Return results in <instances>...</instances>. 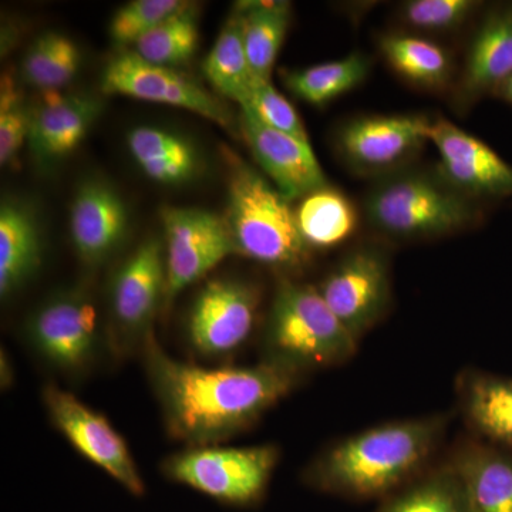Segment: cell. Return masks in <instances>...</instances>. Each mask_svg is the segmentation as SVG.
<instances>
[{
	"instance_id": "9",
	"label": "cell",
	"mask_w": 512,
	"mask_h": 512,
	"mask_svg": "<svg viewBox=\"0 0 512 512\" xmlns=\"http://www.w3.org/2000/svg\"><path fill=\"white\" fill-rule=\"evenodd\" d=\"M167 264V301L204 278L231 255H238L225 217L200 208L161 211Z\"/></svg>"
},
{
	"instance_id": "30",
	"label": "cell",
	"mask_w": 512,
	"mask_h": 512,
	"mask_svg": "<svg viewBox=\"0 0 512 512\" xmlns=\"http://www.w3.org/2000/svg\"><path fill=\"white\" fill-rule=\"evenodd\" d=\"M382 512H473L466 488L451 464L410 485Z\"/></svg>"
},
{
	"instance_id": "25",
	"label": "cell",
	"mask_w": 512,
	"mask_h": 512,
	"mask_svg": "<svg viewBox=\"0 0 512 512\" xmlns=\"http://www.w3.org/2000/svg\"><path fill=\"white\" fill-rule=\"evenodd\" d=\"M295 217L299 234L311 251L338 247L359 225L355 204L330 184L299 200Z\"/></svg>"
},
{
	"instance_id": "7",
	"label": "cell",
	"mask_w": 512,
	"mask_h": 512,
	"mask_svg": "<svg viewBox=\"0 0 512 512\" xmlns=\"http://www.w3.org/2000/svg\"><path fill=\"white\" fill-rule=\"evenodd\" d=\"M430 124L421 114L352 117L336 131V154L350 173L379 180L410 167L429 143Z\"/></svg>"
},
{
	"instance_id": "35",
	"label": "cell",
	"mask_w": 512,
	"mask_h": 512,
	"mask_svg": "<svg viewBox=\"0 0 512 512\" xmlns=\"http://www.w3.org/2000/svg\"><path fill=\"white\" fill-rule=\"evenodd\" d=\"M79 67V47L70 37L60 33L55 53H53L52 60L47 66L39 90H42L43 93L52 94L63 89L76 77Z\"/></svg>"
},
{
	"instance_id": "5",
	"label": "cell",
	"mask_w": 512,
	"mask_h": 512,
	"mask_svg": "<svg viewBox=\"0 0 512 512\" xmlns=\"http://www.w3.org/2000/svg\"><path fill=\"white\" fill-rule=\"evenodd\" d=\"M237 254L275 268H296L311 249L296 225L295 208L274 184L229 154L228 208L225 214Z\"/></svg>"
},
{
	"instance_id": "12",
	"label": "cell",
	"mask_w": 512,
	"mask_h": 512,
	"mask_svg": "<svg viewBox=\"0 0 512 512\" xmlns=\"http://www.w3.org/2000/svg\"><path fill=\"white\" fill-rule=\"evenodd\" d=\"M26 330L39 355L64 372L84 369L99 349V313L92 298L77 289L43 303Z\"/></svg>"
},
{
	"instance_id": "19",
	"label": "cell",
	"mask_w": 512,
	"mask_h": 512,
	"mask_svg": "<svg viewBox=\"0 0 512 512\" xmlns=\"http://www.w3.org/2000/svg\"><path fill=\"white\" fill-rule=\"evenodd\" d=\"M101 103L92 96H57L33 110L28 143L39 163L69 156L82 143L99 117Z\"/></svg>"
},
{
	"instance_id": "36",
	"label": "cell",
	"mask_w": 512,
	"mask_h": 512,
	"mask_svg": "<svg viewBox=\"0 0 512 512\" xmlns=\"http://www.w3.org/2000/svg\"><path fill=\"white\" fill-rule=\"evenodd\" d=\"M59 35L60 33L57 32H47L45 35L37 37L33 45L29 47L25 59H23V77H25L26 82L32 84L36 89H39L47 66L52 60L53 53H55Z\"/></svg>"
},
{
	"instance_id": "3",
	"label": "cell",
	"mask_w": 512,
	"mask_h": 512,
	"mask_svg": "<svg viewBox=\"0 0 512 512\" xmlns=\"http://www.w3.org/2000/svg\"><path fill=\"white\" fill-rule=\"evenodd\" d=\"M363 214L370 228L397 241L447 237L483 221L480 202L451 187L436 168L407 167L379 178L365 195Z\"/></svg>"
},
{
	"instance_id": "11",
	"label": "cell",
	"mask_w": 512,
	"mask_h": 512,
	"mask_svg": "<svg viewBox=\"0 0 512 512\" xmlns=\"http://www.w3.org/2000/svg\"><path fill=\"white\" fill-rule=\"evenodd\" d=\"M101 90L104 94L192 111L221 127L229 128L232 124L231 113L220 99L184 74L147 62L134 50H124L107 63L101 76Z\"/></svg>"
},
{
	"instance_id": "20",
	"label": "cell",
	"mask_w": 512,
	"mask_h": 512,
	"mask_svg": "<svg viewBox=\"0 0 512 512\" xmlns=\"http://www.w3.org/2000/svg\"><path fill=\"white\" fill-rule=\"evenodd\" d=\"M380 55L397 76L417 89L450 93L458 73L453 53L431 37L412 32L384 33L377 40Z\"/></svg>"
},
{
	"instance_id": "23",
	"label": "cell",
	"mask_w": 512,
	"mask_h": 512,
	"mask_svg": "<svg viewBox=\"0 0 512 512\" xmlns=\"http://www.w3.org/2000/svg\"><path fill=\"white\" fill-rule=\"evenodd\" d=\"M458 387L468 426L495 447L512 450V379L473 372Z\"/></svg>"
},
{
	"instance_id": "13",
	"label": "cell",
	"mask_w": 512,
	"mask_h": 512,
	"mask_svg": "<svg viewBox=\"0 0 512 512\" xmlns=\"http://www.w3.org/2000/svg\"><path fill=\"white\" fill-rule=\"evenodd\" d=\"M429 143L439 153L436 170L461 194L477 202L512 198V165L480 138L439 117L431 120Z\"/></svg>"
},
{
	"instance_id": "10",
	"label": "cell",
	"mask_w": 512,
	"mask_h": 512,
	"mask_svg": "<svg viewBox=\"0 0 512 512\" xmlns=\"http://www.w3.org/2000/svg\"><path fill=\"white\" fill-rule=\"evenodd\" d=\"M42 397L56 429L83 457L109 474L128 493L136 497L146 494V484L130 448L106 417L53 384L43 389Z\"/></svg>"
},
{
	"instance_id": "21",
	"label": "cell",
	"mask_w": 512,
	"mask_h": 512,
	"mask_svg": "<svg viewBox=\"0 0 512 512\" xmlns=\"http://www.w3.org/2000/svg\"><path fill=\"white\" fill-rule=\"evenodd\" d=\"M463 481L473 512H512V453L471 444L451 463Z\"/></svg>"
},
{
	"instance_id": "8",
	"label": "cell",
	"mask_w": 512,
	"mask_h": 512,
	"mask_svg": "<svg viewBox=\"0 0 512 512\" xmlns=\"http://www.w3.org/2000/svg\"><path fill=\"white\" fill-rule=\"evenodd\" d=\"M318 289L336 318L360 342L392 303L389 255L375 245L352 249Z\"/></svg>"
},
{
	"instance_id": "28",
	"label": "cell",
	"mask_w": 512,
	"mask_h": 512,
	"mask_svg": "<svg viewBox=\"0 0 512 512\" xmlns=\"http://www.w3.org/2000/svg\"><path fill=\"white\" fill-rule=\"evenodd\" d=\"M373 59L362 52L284 74L289 92L313 106H325L362 86L372 72Z\"/></svg>"
},
{
	"instance_id": "2",
	"label": "cell",
	"mask_w": 512,
	"mask_h": 512,
	"mask_svg": "<svg viewBox=\"0 0 512 512\" xmlns=\"http://www.w3.org/2000/svg\"><path fill=\"white\" fill-rule=\"evenodd\" d=\"M447 429V417L392 421L333 444L306 471L313 487L375 497L399 487L426 466Z\"/></svg>"
},
{
	"instance_id": "18",
	"label": "cell",
	"mask_w": 512,
	"mask_h": 512,
	"mask_svg": "<svg viewBox=\"0 0 512 512\" xmlns=\"http://www.w3.org/2000/svg\"><path fill=\"white\" fill-rule=\"evenodd\" d=\"M128 227L127 208L117 191L99 180L80 185L70 211V232L77 255L99 265L120 247Z\"/></svg>"
},
{
	"instance_id": "32",
	"label": "cell",
	"mask_w": 512,
	"mask_h": 512,
	"mask_svg": "<svg viewBox=\"0 0 512 512\" xmlns=\"http://www.w3.org/2000/svg\"><path fill=\"white\" fill-rule=\"evenodd\" d=\"M188 5L183 0H133L117 10L110 23L111 42L120 49L134 46L165 19Z\"/></svg>"
},
{
	"instance_id": "6",
	"label": "cell",
	"mask_w": 512,
	"mask_h": 512,
	"mask_svg": "<svg viewBox=\"0 0 512 512\" xmlns=\"http://www.w3.org/2000/svg\"><path fill=\"white\" fill-rule=\"evenodd\" d=\"M279 450L254 447H190L164 461L165 477L218 503L247 507L261 500Z\"/></svg>"
},
{
	"instance_id": "29",
	"label": "cell",
	"mask_w": 512,
	"mask_h": 512,
	"mask_svg": "<svg viewBox=\"0 0 512 512\" xmlns=\"http://www.w3.org/2000/svg\"><path fill=\"white\" fill-rule=\"evenodd\" d=\"M198 39L197 13L194 6L188 3L180 12L174 13L141 37L134 45V52L147 62L174 69L194 56Z\"/></svg>"
},
{
	"instance_id": "37",
	"label": "cell",
	"mask_w": 512,
	"mask_h": 512,
	"mask_svg": "<svg viewBox=\"0 0 512 512\" xmlns=\"http://www.w3.org/2000/svg\"><path fill=\"white\" fill-rule=\"evenodd\" d=\"M495 99L504 101V103L510 104L512 107V77L507 80L503 86L498 89V92L494 94Z\"/></svg>"
},
{
	"instance_id": "16",
	"label": "cell",
	"mask_w": 512,
	"mask_h": 512,
	"mask_svg": "<svg viewBox=\"0 0 512 512\" xmlns=\"http://www.w3.org/2000/svg\"><path fill=\"white\" fill-rule=\"evenodd\" d=\"M165 299V247L161 239L150 238L127 256L111 282V312L124 342H146Z\"/></svg>"
},
{
	"instance_id": "1",
	"label": "cell",
	"mask_w": 512,
	"mask_h": 512,
	"mask_svg": "<svg viewBox=\"0 0 512 512\" xmlns=\"http://www.w3.org/2000/svg\"><path fill=\"white\" fill-rule=\"evenodd\" d=\"M144 363L168 433L190 447H205L254 426L298 383L296 373L262 362L247 367H202L168 355L153 332Z\"/></svg>"
},
{
	"instance_id": "26",
	"label": "cell",
	"mask_w": 512,
	"mask_h": 512,
	"mask_svg": "<svg viewBox=\"0 0 512 512\" xmlns=\"http://www.w3.org/2000/svg\"><path fill=\"white\" fill-rule=\"evenodd\" d=\"M202 69L208 82L225 99L235 101L239 107L251 99L259 79L249 64L238 10L229 16Z\"/></svg>"
},
{
	"instance_id": "15",
	"label": "cell",
	"mask_w": 512,
	"mask_h": 512,
	"mask_svg": "<svg viewBox=\"0 0 512 512\" xmlns=\"http://www.w3.org/2000/svg\"><path fill=\"white\" fill-rule=\"evenodd\" d=\"M512 77V2L485 6L458 66L450 97L456 110L471 109L494 97Z\"/></svg>"
},
{
	"instance_id": "24",
	"label": "cell",
	"mask_w": 512,
	"mask_h": 512,
	"mask_svg": "<svg viewBox=\"0 0 512 512\" xmlns=\"http://www.w3.org/2000/svg\"><path fill=\"white\" fill-rule=\"evenodd\" d=\"M127 146L138 167L157 183H188L202 167L197 147L184 136L164 128H134L128 133Z\"/></svg>"
},
{
	"instance_id": "4",
	"label": "cell",
	"mask_w": 512,
	"mask_h": 512,
	"mask_svg": "<svg viewBox=\"0 0 512 512\" xmlns=\"http://www.w3.org/2000/svg\"><path fill=\"white\" fill-rule=\"evenodd\" d=\"M264 338L265 362L296 375L342 365L359 346L318 288L286 278L276 285Z\"/></svg>"
},
{
	"instance_id": "27",
	"label": "cell",
	"mask_w": 512,
	"mask_h": 512,
	"mask_svg": "<svg viewBox=\"0 0 512 512\" xmlns=\"http://www.w3.org/2000/svg\"><path fill=\"white\" fill-rule=\"evenodd\" d=\"M235 10L242 16V36L252 70L259 80L271 82L272 70L291 25V3L239 2Z\"/></svg>"
},
{
	"instance_id": "14",
	"label": "cell",
	"mask_w": 512,
	"mask_h": 512,
	"mask_svg": "<svg viewBox=\"0 0 512 512\" xmlns=\"http://www.w3.org/2000/svg\"><path fill=\"white\" fill-rule=\"evenodd\" d=\"M259 292L239 279H214L198 293L188 318V339L195 352L224 356L247 342L254 329Z\"/></svg>"
},
{
	"instance_id": "17",
	"label": "cell",
	"mask_w": 512,
	"mask_h": 512,
	"mask_svg": "<svg viewBox=\"0 0 512 512\" xmlns=\"http://www.w3.org/2000/svg\"><path fill=\"white\" fill-rule=\"evenodd\" d=\"M239 128L256 163L286 200H302L329 185L309 141L265 126L247 109H241Z\"/></svg>"
},
{
	"instance_id": "22",
	"label": "cell",
	"mask_w": 512,
	"mask_h": 512,
	"mask_svg": "<svg viewBox=\"0 0 512 512\" xmlns=\"http://www.w3.org/2000/svg\"><path fill=\"white\" fill-rule=\"evenodd\" d=\"M42 261L39 224L28 205L3 200L0 207V295L26 284Z\"/></svg>"
},
{
	"instance_id": "33",
	"label": "cell",
	"mask_w": 512,
	"mask_h": 512,
	"mask_svg": "<svg viewBox=\"0 0 512 512\" xmlns=\"http://www.w3.org/2000/svg\"><path fill=\"white\" fill-rule=\"evenodd\" d=\"M33 110L23 103L9 76H3L0 94V163L9 164L28 141Z\"/></svg>"
},
{
	"instance_id": "34",
	"label": "cell",
	"mask_w": 512,
	"mask_h": 512,
	"mask_svg": "<svg viewBox=\"0 0 512 512\" xmlns=\"http://www.w3.org/2000/svg\"><path fill=\"white\" fill-rule=\"evenodd\" d=\"M241 109H247L265 126L282 131L301 140H308V133L295 107L275 89L271 82L259 80L251 99Z\"/></svg>"
},
{
	"instance_id": "31",
	"label": "cell",
	"mask_w": 512,
	"mask_h": 512,
	"mask_svg": "<svg viewBox=\"0 0 512 512\" xmlns=\"http://www.w3.org/2000/svg\"><path fill=\"white\" fill-rule=\"evenodd\" d=\"M484 9L480 0H409L400 6L399 20L407 32L446 36L466 28Z\"/></svg>"
}]
</instances>
